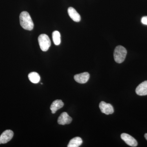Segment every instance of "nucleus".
Listing matches in <instances>:
<instances>
[{"mask_svg":"<svg viewBox=\"0 0 147 147\" xmlns=\"http://www.w3.org/2000/svg\"><path fill=\"white\" fill-rule=\"evenodd\" d=\"M13 131L10 129H7L3 131L0 136V144H6L9 142L13 138Z\"/></svg>","mask_w":147,"mask_h":147,"instance_id":"4","label":"nucleus"},{"mask_svg":"<svg viewBox=\"0 0 147 147\" xmlns=\"http://www.w3.org/2000/svg\"><path fill=\"white\" fill-rule=\"evenodd\" d=\"M136 92L139 96L147 95V81L139 84L136 88Z\"/></svg>","mask_w":147,"mask_h":147,"instance_id":"9","label":"nucleus"},{"mask_svg":"<svg viewBox=\"0 0 147 147\" xmlns=\"http://www.w3.org/2000/svg\"><path fill=\"white\" fill-rule=\"evenodd\" d=\"M127 53V51L124 47L119 45L116 47L114 51V59L117 63H122L125 59Z\"/></svg>","mask_w":147,"mask_h":147,"instance_id":"2","label":"nucleus"},{"mask_svg":"<svg viewBox=\"0 0 147 147\" xmlns=\"http://www.w3.org/2000/svg\"><path fill=\"white\" fill-rule=\"evenodd\" d=\"M99 108L102 113L105 115H109L114 113V109L113 106L109 103L104 101H101L99 104Z\"/></svg>","mask_w":147,"mask_h":147,"instance_id":"6","label":"nucleus"},{"mask_svg":"<svg viewBox=\"0 0 147 147\" xmlns=\"http://www.w3.org/2000/svg\"><path fill=\"white\" fill-rule=\"evenodd\" d=\"M21 26L28 30H32L34 28V23L31 17L27 11L21 12L19 16Z\"/></svg>","mask_w":147,"mask_h":147,"instance_id":"1","label":"nucleus"},{"mask_svg":"<svg viewBox=\"0 0 147 147\" xmlns=\"http://www.w3.org/2000/svg\"><path fill=\"white\" fill-rule=\"evenodd\" d=\"M121 137L128 146L131 147H137L138 145L137 140L129 134L123 133L121 134Z\"/></svg>","mask_w":147,"mask_h":147,"instance_id":"5","label":"nucleus"},{"mask_svg":"<svg viewBox=\"0 0 147 147\" xmlns=\"http://www.w3.org/2000/svg\"><path fill=\"white\" fill-rule=\"evenodd\" d=\"M38 41L40 49L43 52L47 51L51 46V41L47 35L40 34L38 36Z\"/></svg>","mask_w":147,"mask_h":147,"instance_id":"3","label":"nucleus"},{"mask_svg":"<svg viewBox=\"0 0 147 147\" xmlns=\"http://www.w3.org/2000/svg\"><path fill=\"white\" fill-rule=\"evenodd\" d=\"M53 41L55 45H58L61 43V34L59 32L57 31H55L52 34Z\"/></svg>","mask_w":147,"mask_h":147,"instance_id":"14","label":"nucleus"},{"mask_svg":"<svg viewBox=\"0 0 147 147\" xmlns=\"http://www.w3.org/2000/svg\"><path fill=\"white\" fill-rule=\"evenodd\" d=\"M64 103L61 100H56L53 101L50 106V109L53 114H55L59 109L63 108Z\"/></svg>","mask_w":147,"mask_h":147,"instance_id":"11","label":"nucleus"},{"mask_svg":"<svg viewBox=\"0 0 147 147\" xmlns=\"http://www.w3.org/2000/svg\"><path fill=\"white\" fill-rule=\"evenodd\" d=\"M67 11L69 17L73 21L76 22H79L81 21V16L73 7H69Z\"/></svg>","mask_w":147,"mask_h":147,"instance_id":"10","label":"nucleus"},{"mask_svg":"<svg viewBox=\"0 0 147 147\" xmlns=\"http://www.w3.org/2000/svg\"><path fill=\"white\" fill-rule=\"evenodd\" d=\"M141 21L142 24L144 25H147V16L142 17Z\"/></svg>","mask_w":147,"mask_h":147,"instance_id":"15","label":"nucleus"},{"mask_svg":"<svg viewBox=\"0 0 147 147\" xmlns=\"http://www.w3.org/2000/svg\"><path fill=\"white\" fill-rule=\"evenodd\" d=\"M83 141L79 137H76L69 141L67 146L68 147H79L82 144Z\"/></svg>","mask_w":147,"mask_h":147,"instance_id":"12","label":"nucleus"},{"mask_svg":"<svg viewBox=\"0 0 147 147\" xmlns=\"http://www.w3.org/2000/svg\"><path fill=\"white\" fill-rule=\"evenodd\" d=\"M72 119L67 113L63 112L59 117L58 119V123L61 125L69 124L72 121Z\"/></svg>","mask_w":147,"mask_h":147,"instance_id":"7","label":"nucleus"},{"mask_svg":"<svg viewBox=\"0 0 147 147\" xmlns=\"http://www.w3.org/2000/svg\"><path fill=\"white\" fill-rule=\"evenodd\" d=\"M89 78V74L87 72L76 74L74 76V80L79 84H84L87 83Z\"/></svg>","mask_w":147,"mask_h":147,"instance_id":"8","label":"nucleus"},{"mask_svg":"<svg viewBox=\"0 0 147 147\" xmlns=\"http://www.w3.org/2000/svg\"><path fill=\"white\" fill-rule=\"evenodd\" d=\"M145 138H146V139L147 141V133H146L144 135Z\"/></svg>","mask_w":147,"mask_h":147,"instance_id":"16","label":"nucleus"},{"mask_svg":"<svg viewBox=\"0 0 147 147\" xmlns=\"http://www.w3.org/2000/svg\"><path fill=\"white\" fill-rule=\"evenodd\" d=\"M29 80L33 84L39 83L40 80V76L39 74L36 72H32L28 74Z\"/></svg>","mask_w":147,"mask_h":147,"instance_id":"13","label":"nucleus"}]
</instances>
